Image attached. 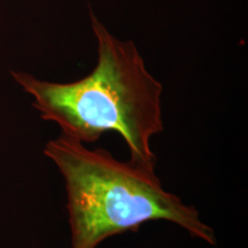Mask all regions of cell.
I'll return each mask as SVG.
<instances>
[{
  "mask_svg": "<svg viewBox=\"0 0 248 248\" xmlns=\"http://www.w3.org/2000/svg\"><path fill=\"white\" fill-rule=\"evenodd\" d=\"M44 153L63 176L71 248H97L108 238L137 231L151 221H168L216 245L215 232L197 208L163 188L155 171L121 162L104 148L89 150L66 136Z\"/></svg>",
  "mask_w": 248,
  "mask_h": 248,
  "instance_id": "7a4b0ae2",
  "label": "cell"
},
{
  "mask_svg": "<svg viewBox=\"0 0 248 248\" xmlns=\"http://www.w3.org/2000/svg\"><path fill=\"white\" fill-rule=\"evenodd\" d=\"M98 61L88 76L70 83L40 80L12 71L35 99L43 120L60 126L61 135L93 144L104 133L117 132L130 152V161L155 171L151 140L163 131L162 84L154 78L131 40H121L91 13Z\"/></svg>",
  "mask_w": 248,
  "mask_h": 248,
  "instance_id": "6da1fadb",
  "label": "cell"
}]
</instances>
